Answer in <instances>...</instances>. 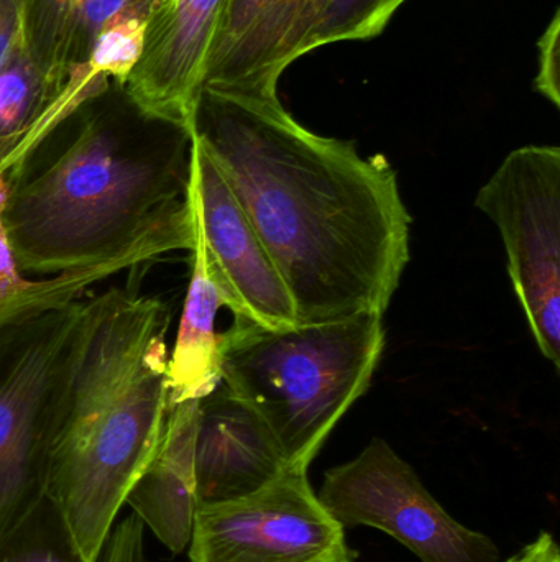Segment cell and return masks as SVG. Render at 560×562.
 Wrapping results in <instances>:
<instances>
[{"mask_svg": "<svg viewBox=\"0 0 560 562\" xmlns=\"http://www.w3.org/2000/svg\"><path fill=\"white\" fill-rule=\"evenodd\" d=\"M191 131L255 227L299 324L384 316L411 226L385 158L308 131L278 95L203 89Z\"/></svg>", "mask_w": 560, "mask_h": 562, "instance_id": "6da1fadb", "label": "cell"}, {"mask_svg": "<svg viewBox=\"0 0 560 562\" xmlns=\"http://www.w3.org/2000/svg\"><path fill=\"white\" fill-rule=\"evenodd\" d=\"M81 114V111H79ZM5 173L3 224L22 273L135 269L196 246L193 131L69 115Z\"/></svg>", "mask_w": 560, "mask_h": 562, "instance_id": "7a4b0ae2", "label": "cell"}, {"mask_svg": "<svg viewBox=\"0 0 560 562\" xmlns=\"http://www.w3.org/2000/svg\"><path fill=\"white\" fill-rule=\"evenodd\" d=\"M170 306L130 288L85 297L52 403L46 495L85 562H98L168 413Z\"/></svg>", "mask_w": 560, "mask_h": 562, "instance_id": "3957f363", "label": "cell"}, {"mask_svg": "<svg viewBox=\"0 0 560 562\" xmlns=\"http://www.w3.org/2000/svg\"><path fill=\"white\" fill-rule=\"evenodd\" d=\"M219 346L224 385L265 422L288 465L309 469L370 386L385 347L384 316L288 327L233 316Z\"/></svg>", "mask_w": 560, "mask_h": 562, "instance_id": "277c9868", "label": "cell"}, {"mask_svg": "<svg viewBox=\"0 0 560 562\" xmlns=\"http://www.w3.org/2000/svg\"><path fill=\"white\" fill-rule=\"evenodd\" d=\"M84 307L59 273L0 310V540L46 495L53 395Z\"/></svg>", "mask_w": 560, "mask_h": 562, "instance_id": "5b68a950", "label": "cell"}, {"mask_svg": "<svg viewBox=\"0 0 560 562\" xmlns=\"http://www.w3.org/2000/svg\"><path fill=\"white\" fill-rule=\"evenodd\" d=\"M476 206L499 227L508 273L546 359H560V150L516 148L480 188Z\"/></svg>", "mask_w": 560, "mask_h": 562, "instance_id": "8992f818", "label": "cell"}, {"mask_svg": "<svg viewBox=\"0 0 560 562\" xmlns=\"http://www.w3.org/2000/svg\"><path fill=\"white\" fill-rule=\"evenodd\" d=\"M318 497L342 527L377 528L423 562H500L502 557L492 538L450 517L381 438L329 469Z\"/></svg>", "mask_w": 560, "mask_h": 562, "instance_id": "52a82bcc", "label": "cell"}, {"mask_svg": "<svg viewBox=\"0 0 560 562\" xmlns=\"http://www.w3.org/2000/svg\"><path fill=\"white\" fill-rule=\"evenodd\" d=\"M345 528L329 514L308 479L288 468L245 497L201 505L191 562H357Z\"/></svg>", "mask_w": 560, "mask_h": 562, "instance_id": "ba28073f", "label": "cell"}, {"mask_svg": "<svg viewBox=\"0 0 560 562\" xmlns=\"http://www.w3.org/2000/svg\"><path fill=\"white\" fill-rule=\"evenodd\" d=\"M191 201L210 279L233 316L265 327L298 324L285 281L213 158L193 137Z\"/></svg>", "mask_w": 560, "mask_h": 562, "instance_id": "9c48e42d", "label": "cell"}, {"mask_svg": "<svg viewBox=\"0 0 560 562\" xmlns=\"http://www.w3.org/2000/svg\"><path fill=\"white\" fill-rule=\"evenodd\" d=\"M226 0H158L141 55L124 86L132 108L150 121L190 127Z\"/></svg>", "mask_w": 560, "mask_h": 562, "instance_id": "30bf717a", "label": "cell"}, {"mask_svg": "<svg viewBox=\"0 0 560 562\" xmlns=\"http://www.w3.org/2000/svg\"><path fill=\"white\" fill-rule=\"evenodd\" d=\"M331 0H226L203 89L276 98Z\"/></svg>", "mask_w": 560, "mask_h": 562, "instance_id": "8fae6325", "label": "cell"}, {"mask_svg": "<svg viewBox=\"0 0 560 562\" xmlns=\"http://www.w3.org/2000/svg\"><path fill=\"white\" fill-rule=\"evenodd\" d=\"M194 461L199 507L245 497L292 468L265 422L222 382L201 400Z\"/></svg>", "mask_w": 560, "mask_h": 562, "instance_id": "7c38bea8", "label": "cell"}, {"mask_svg": "<svg viewBox=\"0 0 560 562\" xmlns=\"http://www.w3.org/2000/svg\"><path fill=\"white\" fill-rule=\"evenodd\" d=\"M201 400L171 405L153 459L132 485L125 504L168 551L190 547L196 521V432Z\"/></svg>", "mask_w": 560, "mask_h": 562, "instance_id": "4fadbf2b", "label": "cell"}, {"mask_svg": "<svg viewBox=\"0 0 560 562\" xmlns=\"http://www.w3.org/2000/svg\"><path fill=\"white\" fill-rule=\"evenodd\" d=\"M157 2L23 0V29L33 58L45 79L46 92L52 101L49 108L68 82L84 72L99 33L114 16L132 9H151Z\"/></svg>", "mask_w": 560, "mask_h": 562, "instance_id": "5bb4252c", "label": "cell"}, {"mask_svg": "<svg viewBox=\"0 0 560 562\" xmlns=\"http://www.w3.org/2000/svg\"><path fill=\"white\" fill-rule=\"evenodd\" d=\"M190 286L181 314L180 329L173 352L168 359V386L171 405L203 400L222 382L220 376V334L216 317L224 306L222 294L217 290L196 229Z\"/></svg>", "mask_w": 560, "mask_h": 562, "instance_id": "9a60e30c", "label": "cell"}, {"mask_svg": "<svg viewBox=\"0 0 560 562\" xmlns=\"http://www.w3.org/2000/svg\"><path fill=\"white\" fill-rule=\"evenodd\" d=\"M0 562H85L48 495L0 540Z\"/></svg>", "mask_w": 560, "mask_h": 562, "instance_id": "2e32d148", "label": "cell"}, {"mask_svg": "<svg viewBox=\"0 0 560 562\" xmlns=\"http://www.w3.org/2000/svg\"><path fill=\"white\" fill-rule=\"evenodd\" d=\"M407 0H331L308 43V53L329 43L380 35Z\"/></svg>", "mask_w": 560, "mask_h": 562, "instance_id": "e0dca14e", "label": "cell"}, {"mask_svg": "<svg viewBox=\"0 0 560 562\" xmlns=\"http://www.w3.org/2000/svg\"><path fill=\"white\" fill-rule=\"evenodd\" d=\"M560 12L555 13L551 23L539 40V71L536 89L556 108L560 105Z\"/></svg>", "mask_w": 560, "mask_h": 562, "instance_id": "ac0fdd59", "label": "cell"}, {"mask_svg": "<svg viewBox=\"0 0 560 562\" xmlns=\"http://www.w3.org/2000/svg\"><path fill=\"white\" fill-rule=\"evenodd\" d=\"M5 198V177L0 173V310H2L5 304L12 303V301L32 283V281L23 279V273L20 272L15 257H13L9 236H7L5 224H3Z\"/></svg>", "mask_w": 560, "mask_h": 562, "instance_id": "d6986e66", "label": "cell"}, {"mask_svg": "<svg viewBox=\"0 0 560 562\" xmlns=\"http://www.w3.org/2000/svg\"><path fill=\"white\" fill-rule=\"evenodd\" d=\"M23 33V0H0V63Z\"/></svg>", "mask_w": 560, "mask_h": 562, "instance_id": "ffe728a7", "label": "cell"}, {"mask_svg": "<svg viewBox=\"0 0 560 562\" xmlns=\"http://www.w3.org/2000/svg\"><path fill=\"white\" fill-rule=\"evenodd\" d=\"M505 562H560L558 541L548 531H542L533 543Z\"/></svg>", "mask_w": 560, "mask_h": 562, "instance_id": "44dd1931", "label": "cell"}, {"mask_svg": "<svg viewBox=\"0 0 560 562\" xmlns=\"http://www.w3.org/2000/svg\"><path fill=\"white\" fill-rule=\"evenodd\" d=\"M99 562H138L134 558L124 557V554L112 553L107 557L102 558Z\"/></svg>", "mask_w": 560, "mask_h": 562, "instance_id": "7402d4cb", "label": "cell"}]
</instances>
